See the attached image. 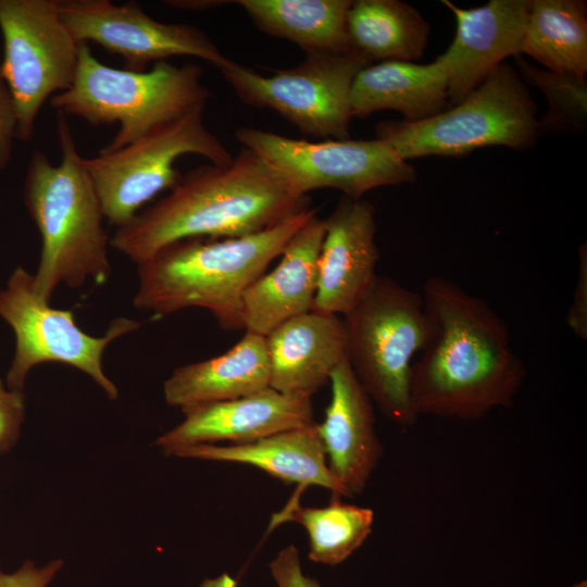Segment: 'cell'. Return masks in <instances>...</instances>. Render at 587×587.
Returning a JSON list of instances; mask_svg holds the SVG:
<instances>
[{"label":"cell","instance_id":"cell-5","mask_svg":"<svg viewBox=\"0 0 587 587\" xmlns=\"http://www.w3.org/2000/svg\"><path fill=\"white\" fill-rule=\"evenodd\" d=\"M195 63L158 62L149 71L114 68L100 62L85 42L68 89L50 99L51 107L93 126L120 124L101 151L124 147L150 130L196 110H204L211 93Z\"/></svg>","mask_w":587,"mask_h":587},{"label":"cell","instance_id":"cell-21","mask_svg":"<svg viewBox=\"0 0 587 587\" xmlns=\"http://www.w3.org/2000/svg\"><path fill=\"white\" fill-rule=\"evenodd\" d=\"M270 387L265 337L246 332L226 352L174 370L163 385L166 403L183 412L238 399Z\"/></svg>","mask_w":587,"mask_h":587},{"label":"cell","instance_id":"cell-27","mask_svg":"<svg viewBox=\"0 0 587 587\" xmlns=\"http://www.w3.org/2000/svg\"><path fill=\"white\" fill-rule=\"evenodd\" d=\"M515 65L524 80L539 88L548 102L538 120L539 133H583L587 121V80L572 73L537 67L516 55Z\"/></svg>","mask_w":587,"mask_h":587},{"label":"cell","instance_id":"cell-15","mask_svg":"<svg viewBox=\"0 0 587 587\" xmlns=\"http://www.w3.org/2000/svg\"><path fill=\"white\" fill-rule=\"evenodd\" d=\"M183 413L185 419L155 441L166 454L201 444H247L315 423L311 397L286 395L271 387Z\"/></svg>","mask_w":587,"mask_h":587},{"label":"cell","instance_id":"cell-26","mask_svg":"<svg viewBox=\"0 0 587 587\" xmlns=\"http://www.w3.org/2000/svg\"><path fill=\"white\" fill-rule=\"evenodd\" d=\"M296 522L309 536V559L337 565L357 551L372 533L374 511L336 500L326 507H302L299 495L273 516L272 525Z\"/></svg>","mask_w":587,"mask_h":587},{"label":"cell","instance_id":"cell-31","mask_svg":"<svg viewBox=\"0 0 587 587\" xmlns=\"http://www.w3.org/2000/svg\"><path fill=\"white\" fill-rule=\"evenodd\" d=\"M62 566V560H52L40 567L28 560L15 572L0 570V587H48Z\"/></svg>","mask_w":587,"mask_h":587},{"label":"cell","instance_id":"cell-17","mask_svg":"<svg viewBox=\"0 0 587 587\" xmlns=\"http://www.w3.org/2000/svg\"><path fill=\"white\" fill-rule=\"evenodd\" d=\"M330 401L316 423L329 471L349 498L361 494L383 455L373 401L346 358L332 373Z\"/></svg>","mask_w":587,"mask_h":587},{"label":"cell","instance_id":"cell-33","mask_svg":"<svg viewBox=\"0 0 587 587\" xmlns=\"http://www.w3.org/2000/svg\"><path fill=\"white\" fill-rule=\"evenodd\" d=\"M201 587H236V580L227 573H223L215 578L204 579Z\"/></svg>","mask_w":587,"mask_h":587},{"label":"cell","instance_id":"cell-23","mask_svg":"<svg viewBox=\"0 0 587 587\" xmlns=\"http://www.w3.org/2000/svg\"><path fill=\"white\" fill-rule=\"evenodd\" d=\"M350 0H237L265 34L297 45L305 54L349 53Z\"/></svg>","mask_w":587,"mask_h":587},{"label":"cell","instance_id":"cell-25","mask_svg":"<svg viewBox=\"0 0 587 587\" xmlns=\"http://www.w3.org/2000/svg\"><path fill=\"white\" fill-rule=\"evenodd\" d=\"M554 72L585 77L587 4L582 0H532L521 54Z\"/></svg>","mask_w":587,"mask_h":587},{"label":"cell","instance_id":"cell-20","mask_svg":"<svg viewBox=\"0 0 587 587\" xmlns=\"http://www.w3.org/2000/svg\"><path fill=\"white\" fill-rule=\"evenodd\" d=\"M179 458L234 462L255 466L284 483L323 487L335 497H348L328 469L316 423L241 445L201 444L174 449Z\"/></svg>","mask_w":587,"mask_h":587},{"label":"cell","instance_id":"cell-10","mask_svg":"<svg viewBox=\"0 0 587 587\" xmlns=\"http://www.w3.org/2000/svg\"><path fill=\"white\" fill-rule=\"evenodd\" d=\"M60 0H0L3 58L0 72L14 101L16 139L33 138L49 99L74 80L79 42L60 13Z\"/></svg>","mask_w":587,"mask_h":587},{"label":"cell","instance_id":"cell-28","mask_svg":"<svg viewBox=\"0 0 587 587\" xmlns=\"http://www.w3.org/2000/svg\"><path fill=\"white\" fill-rule=\"evenodd\" d=\"M25 417L23 391L10 389L0 378V453L16 444Z\"/></svg>","mask_w":587,"mask_h":587},{"label":"cell","instance_id":"cell-11","mask_svg":"<svg viewBox=\"0 0 587 587\" xmlns=\"http://www.w3.org/2000/svg\"><path fill=\"white\" fill-rule=\"evenodd\" d=\"M370 64L349 52L308 54L297 66L267 76L232 60L220 71L246 104L277 112L304 135L345 140L352 84Z\"/></svg>","mask_w":587,"mask_h":587},{"label":"cell","instance_id":"cell-12","mask_svg":"<svg viewBox=\"0 0 587 587\" xmlns=\"http://www.w3.org/2000/svg\"><path fill=\"white\" fill-rule=\"evenodd\" d=\"M235 136L301 196L329 188L361 199L372 189L416 179L415 168L377 138L308 141L253 127H240Z\"/></svg>","mask_w":587,"mask_h":587},{"label":"cell","instance_id":"cell-2","mask_svg":"<svg viewBox=\"0 0 587 587\" xmlns=\"http://www.w3.org/2000/svg\"><path fill=\"white\" fill-rule=\"evenodd\" d=\"M309 209L261 157L243 148L226 165L207 164L116 228L110 246L136 264L188 238H237L260 233Z\"/></svg>","mask_w":587,"mask_h":587},{"label":"cell","instance_id":"cell-19","mask_svg":"<svg viewBox=\"0 0 587 587\" xmlns=\"http://www.w3.org/2000/svg\"><path fill=\"white\" fill-rule=\"evenodd\" d=\"M265 344L270 387L291 396L312 398L347 358L342 317L313 310L276 327Z\"/></svg>","mask_w":587,"mask_h":587},{"label":"cell","instance_id":"cell-34","mask_svg":"<svg viewBox=\"0 0 587 587\" xmlns=\"http://www.w3.org/2000/svg\"><path fill=\"white\" fill-rule=\"evenodd\" d=\"M571 587H587L586 580H580L578 583L573 584Z\"/></svg>","mask_w":587,"mask_h":587},{"label":"cell","instance_id":"cell-29","mask_svg":"<svg viewBox=\"0 0 587 587\" xmlns=\"http://www.w3.org/2000/svg\"><path fill=\"white\" fill-rule=\"evenodd\" d=\"M270 570L278 587H321L317 580L303 574L295 546L282 549L270 563Z\"/></svg>","mask_w":587,"mask_h":587},{"label":"cell","instance_id":"cell-1","mask_svg":"<svg viewBox=\"0 0 587 587\" xmlns=\"http://www.w3.org/2000/svg\"><path fill=\"white\" fill-rule=\"evenodd\" d=\"M421 295L428 330L411 370L416 415L475 421L512 405L526 371L502 317L444 276L427 278Z\"/></svg>","mask_w":587,"mask_h":587},{"label":"cell","instance_id":"cell-8","mask_svg":"<svg viewBox=\"0 0 587 587\" xmlns=\"http://www.w3.org/2000/svg\"><path fill=\"white\" fill-rule=\"evenodd\" d=\"M203 111L158 126L118 149L85 158L104 218L111 225H127L147 202L176 186L183 176L175 166L179 157L198 154L215 165L232 162L234 157L204 125Z\"/></svg>","mask_w":587,"mask_h":587},{"label":"cell","instance_id":"cell-7","mask_svg":"<svg viewBox=\"0 0 587 587\" xmlns=\"http://www.w3.org/2000/svg\"><path fill=\"white\" fill-rule=\"evenodd\" d=\"M537 136L536 104L520 74L504 63L449 110L419 122L385 121L376 127V138L405 161L463 155L489 146L524 150Z\"/></svg>","mask_w":587,"mask_h":587},{"label":"cell","instance_id":"cell-22","mask_svg":"<svg viewBox=\"0 0 587 587\" xmlns=\"http://www.w3.org/2000/svg\"><path fill=\"white\" fill-rule=\"evenodd\" d=\"M448 104V76L439 58L432 63L383 61L362 68L352 84V117L392 110L403 121L427 120Z\"/></svg>","mask_w":587,"mask_h":587},{"label":"cell","instance_id":"cell-24","mask_svg":"<svg viewBox=\"0 0 587 587\" xmlns=\"http://www.w3.org/2000/svg\"><path fill=\"white\" fill-rule=\"evenodd\" d=\"M350 51L374 61L412 62L427 45L429 26L412 5L399 0L352 1L347 13Z\"/></svg>","mask_w":587,"mask_h":587},{"label":"cell","instance_id":"cell-9","mask_svg":"<svg viewBox=\"0 0 587 587\" xmlns=\"http://www.w3.org/2000/svg\"><path fill=\"white\" fill-rule=\"evenodd\" d=\"M0 317L15 335V351L7 375L10 389L23 391L33 367L62 363L84 372L115 400L118 390L104 374L102 358L115 339L141 326L128 317L114 319L107 332L96 337L85 333L71 310L55 309L34 287V275L17 266L0 290Z\"/></svg>","mask_w":587,"mask_h":587},{"label":"cell","instance_id":"cell-4","mask_svg":"<svg viewBox=\"0 0 587 587\" xmlns=\"http://www.w3.org/2000/svg\"><path fill=\"white\" fill-rule=\"evenodd\" d=\"M57 117L61 161L54 165L43 152L35 151L24 183L25 205L41 237L34 287L49 301L62 284L103 285L111 275L110 240L96 188L67 116L57 112Z\"/></svg>","mask_w":587,"mask_h":587},{"label":"cell","instance_id":"cell-6","mask_svg":"<svg viewBox=\"0 0 587 587\" xmlns=\"http://www.w3.org/2000/svg\"><path fill=\"white\" fill-rule=\"evenodd\" d=\"M341 317L347 359L360 384L388 420L413 426L419 416L411 400V370L428 330L421 292L377 276Z\"/></svg>","mask_w":587,"mask_h":587},{"label":"cell","instance_id":"cell-13","mask_svg":"<svg viewBox=\"0 0 587 587\" xmlns=\"http://www.w3.org/2000/svg\"><path fill=\"white\" fill-rule=\"evenodd\" d=\"M59 5L77 42L101 46L121 57L128 71L143 72L150 63L180 55L202 59L218 70L230 61L204 32L185 23L157 21L136 1L60 0Z\"/></svg>","mask_w":587,"mask_h":587},{"label":"cell","instance_id":"cell-32","mask_svg":"<svg viewBox=\"0 0 587 587\" xmlns=\"http://www.w3.org/2000/svg\"><path fill=\"white\" fill-rule=\"evenodd\" d=\"M17 116L13 98L0 72V171L10 163L16 139Z\"/></svg>","mask_w":587,"mask_h":587},{"label":"cell","instance_id":"cell-30","mask_svg":"<svg viewBox=\"0 0 587 587\" xmlns=\"http://www.w3.org/2000/svg\"><path fill=\"white\" fill-rule=\"evenodd\" d=\"M567 325L580 339L587 338V248L586 242L578 250V278L572 304L567 314Z\"/></svg>","mask_w":587,"mask_h":587},{"label":"cell","instance_id":"cell-14","mask_svg":"<svg viewBox=\"0 0 587 587\" xmlns=\"http://www.w3.org/2000/svg\"><path fill=\"white\" fill-rule=\"evenodd\" d=\"M324 225L312 310L344 316L378 276L375 209L369 201L344 197Z\"/></svg>","mask_w":587,"mask_h":587},{"label":"cell","instance_id":"cell-3","mask_svg":"<svg viewBox=\"0 0 587 587\" xmlns=\"http://www.w3.org/2000/svg\"><path fill=\"white\" fill-rule=\"evenodd\" d=\"M307 209L260 233L237 238H188L137 264L134 305L157 316L208 310L224 329H243L242 297L312 217Z\"/></svg>","mask_w":587,"mask_h":587},{"label":"cell","instance_id":"cell-16","mask_svg":"<svg viewBox=\"0 0 587 587\" xmlns=\"http://www.w3.org/2000/svg\"><path fill=\"white\" fill-rule=\"evenodd\" d=\"M453 13L457 32L438 58L448 76V104L475 90L508 57L521 55L529 0H491L463 9L444 0Z\"/></svg>","mask_w":587,"mask_h":587},{"label":"cell","instance_id":"cell-18","mask_svg":"<svg viewBox=\"0 0 587 587\" xmlns=\"http://www.w3.org/2000/svg\"><path fill=\"white\" fill-rule=\"evenodd\" d=\"M325 235L324 220L312 216L286 243L277 265L246 290L242 328L260 336L313 309L317 259Z\"/></svg>","mask_w":587,"mask_h":587}]
</instances>
